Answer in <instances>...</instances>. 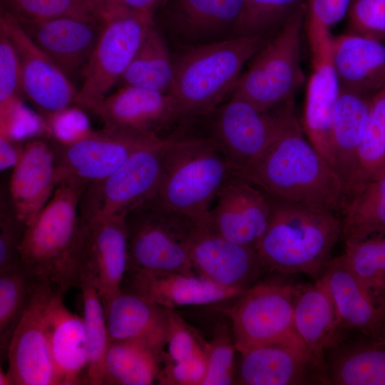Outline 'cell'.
<instances>
[{"label":"cell","instance_id":"cell-23","mask_svg":"<svg viewBox=\"0 0 385 385\" xmlns=\"http://www.w3.org/2000/svg\"><path fill=\"white\" fill-rule=\"evenodd\" d=\"M19 23L35 44L70 78L83 72L103 24L71 17Z\"/></svg>","mask_w":385,"mask_h":385},{"label":"cell","instance_id":"cell-35","mask_svg":"<svg viewBox=\"0 0 385 385\" xmlns=\"http://www.w3.org/2000/svg\"><path fill=\"white\" fill-rule=\"evenodd\" d=\"M342 257L372 302L384 310L385 234L345 241Z\"/></svg>","mask_w":385,"mask_h":385},{"label":"cell","instance_id":"cell-36","mask_svg":"<svg viewBox=\"0 0 385 385\" xmlns=\"http://www.w3.org/2000/svg\"><path fill=\"white\" fill-rule=\"evenodd\" d=\"M385 173V87L371 98L356 166L344 200L362 184Z\"/></svg>","mask_w":385,"mask_h":385},{"label":"cell","instance_id":"cell-51","mask_svg":"<svg viewBox=\"0 0 385 385\" xmlns=\"http://www.w3.org/2000/svg\"><path fill=\"white\" fill-rule=\"evenodd\" d=\"M0 385H14L9 372L0 369Z\"/></svg>","mask_w":385,"mask_h":385},{"label":"cell","instance_id":"cell-42","mask_svg":"<svg viewBox=\"0 0 385 385\" xmlns=\"http://www.w3.org/2000/svg\"><path fill=\"white\" fill-rule=\"evenodd\" d=\"M235 350L233 337L225 328H220L212 340L205 345L206 372L201 385H229L235 382Z\"/></svg>","mask_w":385,"mask_h":385},{"label":"cell","instance_id":"cell-43","mask_svg":"<svg viewBox=\"0 0 385 385\" xmlns=\"http://www.w3.org/2000/svg\"><path fill=\"white\" fill-rule=\"evenodd\" d=\"M168 311V350L163 362L188 361L205 355V342L173 309Z\"/></svg>","mask_w":385,"mask_h":385},{"label":"cell","instance_id":"cell-14","mask_svg":"<svg viewBox=\"0 0 385 385\" xmlns=\"http://www.w3.org/2000/svg\"><path fill=\"white\" fill-rule=\"evenodd\" d=\"M0 27L14 43L20 61L24 96L47 124L75 103L78 91L61 68L30 38L19 21L1 9Z\"/></svg>","mask_w":385,"mask_h":385},{"label":"cell","instance_id":"cell-48","mask_svg":"<svg viewBox=\"0 0 385 385\" xmlns=\"http://www.w3.org/2000/svg\"><path fill=\"white\" fill-rule=\"evenodd\" d=\"M100 19L126 13L153 16L154 11L164 0H93Z\"/></svg>","mask_w":385,"mask_h":385},{"label":"cell","instance_id":"cell-16","mask_svg":"<svg viewBox=\"0 0 385 385\" xmlns=\"http://www.w3.org/2000/svg\"><path fill=\"white\" fill-rule=\"evenodd\" d=\"M235 382L243 385L329 384L326 363L298 336L240 353Z\"/></svg>","mask_w":385,"mask_h":385},{"label":"cell","instance_id":"cell-50","mask_svg":"<svg viewBox=\"0 0 385 385\" xmlns=\"http://www.w3.org/2000/svg\"><path fill=\"white\" fill-rule=\"evenodd\" d=\"M372 339L385 345V309L382 314L376 335Z\"/></svg>","mask_w":385,"mask_h":385},{"label":"cell","instance_id":"cell-29","mask_svg":"<svg viewBox=\"0 0 385 385\" xmlns=\"http://www.w3.org/2000/svg\"><path fill=\"white\" fill-rule=\"evenodd\" d=\"M315 280L329 294L344 329L374 337L384 309L372 302L342 255L332 258Z\"/></svg>","mask_w":385,"mask_h":385},{"label":"cell","instance_id":"cell-25","mask_svg":"<svg viewBox=\"0 0 385 385\" xmlns=\"http://www.w3.org/2000/svg\"><path fill=\"white\" fill-rule=\"evenodd\" d=\"M329 51L340 87L369 96L385 87L384 42L349 32L332 36Z\"/></svg>","mask_w":385,"mask_h":385},{"label":"cell","instance_id":"cell-10","mask_svg":"<svg viewBox=\"0 0 385 385\" xmlns=\"http://www.w3.org/2000/svg\"><path fill=\"white\" fill-rule=\"evenodd\" d=\"M152 16L126 13L103 20L101 31L82 72L83 82L75 103L91 111L117 85L148 31Z\"/></svg>","mask_w":385,"mask_h":385},{"label":"cell","instance_id":"cell-28","mask_svg":"<svg viewBox=\"0 0 385 385\" xmlns=\"http://www.w3.org/2000/svg\"><path fill=\"white\" fill-rule=\"evenodd\" d=\"M293 324L295 332L308 350L325 361L326 354L344 338V331L329 294L315 280L294 285Z\"/></svg>","mask_w":385,"mask_h":385},{"label":"cell","instance_id":"cell-15","mask_svg":"<svg viewBox=\"0 0 385 385\" xmlns=\"http://www.w3.org/2000/svg\"><path fill=\"white\" fill-rule=\"evenodd\" d=\"M55 289L36 280L29 307L14 332L6 356L14 385H57L46 319Z\"/></svg>","mask_w":385,"mask_h":385},{"label":"cell","instance_id":"cell-18","mask_svg":"<svg viewBox=\"0 0 385 385\" xmlns=\"http://www.w3.org/2000/svg\"><path fill=\"white\" fill-rule=\"evenodd\" d=\"M194 272L220 286L245 292L262 269L256 249L231 242L203 223L190 247Z\"/></svg>","mask_w":385,"mask_h":385},{"label":"cell","instance_id":"cell-4","mask_svg":"<svg viewBox=\"0 0 385 385\" xmlns=\"http://www.w3.org/2000/svg\"><path fill=\"white\" fill-rule=\"evenodd\" d=\"M84 188L60 184L29 224L20 246L21 267L35 279L65 293L78 287L79 204Z\"/></svg>","mask_w":385,"mask_h":385},{"label":"cell","instance_id":"cell-1","mask_svg":"<svg viewBox=\"0 0 385 385\" xmlns=\"http://www.w3.org/2000/svg\"><path fill=\"white\" fill-rule=\"evenodd\" d=\"M304 134L297 120L237 175L272 197L338 213L344 183Z\"/></svg>","mask_w":385,"mask_h":385},{"label":"cell","instance_id":"cell-41","mask_svg":"<svg viewBox=\"0 0 385 385\" xmlns=\"http://www.w3.org/2000/svg\"><path fill=\"white\" fill-rule=\"evenodd\" d=\"M22 95L19 55L11 40L0 27V127L8 125L21 106Z\"/></svg>","mask_w":385,"mask_h":385},{"label":"cell","instance_id":"cell-22","mask_svg":"<svg viewBox=\"0 0 385 385\" xmlns=\"http://www.w3.org/2000/svg\"><path fill=\"white\" fill-rule=\"evenodd\" d=\"M331 37L311 46L313 71L307 86L302 127L309 143L333 166L332 125L340 86L330 59Z\"/></svg>","mask_w":385,"mask_h":385},{"label":"cell","instance_id":"cell-8","mask_svg":"<svg viewBox=\"0 0 385 385\" xmlns=\"http://www.w3.org/2000/svg\"><path fill=\"white\" fill-rule=\"evenodd\" d=\"M175 136L159 138L134 151L104 179L83 192L79 214L106 217L124 215L151 198L160 184Z\"/></svg>","mask_w":385,"mask_h":385},{"label":"cell","instance_id":"cell-12","mask_svg":"<svg viewBox=\"0 0 385 385\" xmlns=\"http://www.w3.org/2000/svg\"><path fill=\"white\" fill-rule=\"evenodd\" d=\"M294 285L261 282L246 290L230 311L236 349H249L295 336L293 324Z\"/></svg>","mask_w":385,"mask_h":385},{"label":"cell","instance_id":"cell-47","mask_svg":"<svg viewBox=\"0 0 385 385\" xmlns=\"http://www.w3.org/2000/svg\"><path fill=\"white\" fill-rule=\"evenodd\" d=\"M158 384L164 385H201L206 372L205 355L180 363L163 362Z\"/></svg>","mask_w":385,"mask_h":385},{"label":"cell","instance_id":"cell-49","mask_svg":"<svg viewBox=\"0 0 385 385\" xmlns=\"http://www.w3.org/2000/svg\"><path fill=\"white\" fill-rule=\"evenodd\" d=\"M24 143L9 135L0 133V169L14 167L21 157Z\"/></svg>","mask_w":385,"mask_h":385},{"label":"cell","instance_id":"cell-34","mask_svg":"<svg viewBox=\"0 0 385 385\" xmlns=\"http://www.w3.org/2000/svg\"><path fill=\"white\" fill-rule=\"evenodd\" d=\"M173 76V58L163 38L153 25L118 85L168 93Z\"/></svg>","mask_w":385,"mask_h":385},{"label":"cell","instance_id":"cell-24","mask_svg":"<svg viewBox=\"0 0 385 385\" xmlns=\"http://www.w3.org/2000/svg\"><path fill=\"white\" fill-rule=\"evenodd\" d=\"M63 294L56 289L46 311L57 385L86 384L88 355L83 320L66 307Z\"/></svg>","mask_w":385,"mask_h":385},{"label":"cell","instance_id":"cell-20","mask_svg":"<svg viewBox=\"0 0 385 385\" xmlns=\"http://www.w3.org/2000/svg\"><path fill=\"white\" fill-rule=\"evenodd\" d=\"M58 185L50 140L33 138L26 140L9 183L10 202L26 227L45 207Z\"/></svg>","mask_w":385,"mask_h":385},{"label":"cell","instance_id":"cell-2","mask_svg":"<svg viewBox=\"0 0 385 385\" xmlns=\"http://www.w3.org/2000/svg\"><path fill=\"white\" fill-rule=\"evenodd\" d=\"M268 226L256 247L265 269L317 279L342 234L337 213L270 197Z\"/></svg>","mask_w":385,"mask_h":385},{"label":"cell","instance_id":"cell-38","mask_svg":"<svg viewBox=\"0 0 385 385\" xmlns=\"http://www.w3.org/2000/svg\"><path fill=\"white\" fill-rule=\"evenodd\" d=\"M36 279L22 267L0 272V350L6 357L12 335L30 303Z\"/></svg>","mask_w":385,"mask_h":385},{"label":"cell","instance_id":"cell-5","mask_svg":"<svg viewBox=\"0 0 385 385\" xmlns=\"http://www.w3.org/2000/svg\"><path fill=\"white\" fill-rule=\"evenodd\" d=\"M235 170L210 137H175L155 195L168 210L205 222L216 196Z\"/></svg>","mask_w":385,"mask_h":385},{"label":"cell","instance_id":"cell-11","mask_svg":"<svg viewBox=\"0 0 385 385\" xmlns=\"http://www.w3.org/2000/svg\"><path fill=\"white\" fill-rule=\"evenodd\" d=\"M159 138L106 128L69 141L52 138L59 185L86 188L115 170L134 151Z\"/></svg>","mask_w":385,"mask_h":385},{"label":"cell","instance_id":"cell-44","mask_svg":"<svg viewBox=\"0 0 385 385\" xmlns=\"http://www.w3.org/2000/svg\"><path fill=\"white\" fill-rule=\"evenodd\" d=\"M26 226L16 217L11 202L1 199L0 208V272L21 267L20 246Z\"/></svg>","mask_w":385,"mask_h":385},{"label":"cell","instance_id":"cell-46","mask_svg":"<svg viewBox=\"0 0 385 385\" xmlns=\"http://www.w3.org/2000/svg\"><path fill=\"white\" fill-rule=\"evenodd\" d=\"M351 0H306L305 19L309 41L330 34V29L347 16Z\"/></svg>","mask_w":385,"mask_h":385},{"label":"cell","instance_id":"cell-26","mask_svg":"<svg viewBox=\"0 0 385 385\" xmlns=\"http://www.w3.org/2000/svg\"><path fill=\"white\" fill-rule=\"evenodd\" d=\"M244 0H173L168 6L171 29L185 43L196 46L236 36Z\"/></svg>","mask_w":385,"mask_h":385},{"label":"cell","instance_id":"cell-21","mask_svg":"<svg viewBox=\"0 0 385 385\" xmlns=\"http://www.w3.org/2000/svg\"><path fill=\"white\" fill-rule=\"evenodd\" d=\"M121 291L135 294L173 309L220 302L240 297L245 292L220 286L197 274L131 270H126Z\"/></svg>","mask_w":385,"mask_h":385},{"label":"cell","instance_id":"cell-3","mask_svg":"<svg viewBox=\"0 0 385 385\" xmlns=\"http://www.w3.org/2000/svg\"><path fill=\"white\" fill-rule=\"evenodd\" d=\"M266 36H239L210 43L185 46L173 58L168 94L181 119L207 115L231 93L245 63L267 41Z\"/></svg>","mask_w":385,"mask_h":385},{"label":"cell","instance_id":"cell-27","mask_svg":"<svg viewBox=\"0 0 385 385\" xmlns=\"http://www.w3.org/2000/svg\"><path fill=\"white\" fill-rule=\"evenodd\" d=\"M110 342H133L165 353L168 311L135 294L121 291L105 309Z\"/></svg>","mask_w":385,"mask_h":385},{"label":"cell","instance_id":"cell-45","mask_svg":"<svg viewBox=\"0 0 385 385\" xmlns=\"http://www.w3.org/2000/svg\"><path fill=\"white\" fill-rule=\"evenodd\" d=\"M347 16L349 32L385 41V0H351Z\"/></svg>","mask_w":385,"mask_h":385},{"label":"cell","instance_id":"cell-32","mask_svg":"<svg viewBox=\"0 0 385 385\" xmlns=\"http://www.w3.org/2000/svg\"><path fill=\"white\" fill-rule=\"evenodd\" d=\"M340 212L344 241L385 234V173L356 188Z\"/></svg>","mask_w":385,"mask_h":385},{"label":"cell","instance_id":"cell-6","mask_svg":"<svg viewBox=\"0 0 385 385\" xmlns=\"http://www.w3.org/2000/svg\"><path fill=\"white\" fill-rule=\"evenodd\" d=\"M128 239L127 270L196 274L190 247L204 222L168 210L148 199L124 216Z\"/></svg>","mask_w":385,"mask_h":385},{"label":"cell","instance_id":"cell-7","mask_svg":"<svg viewBox=\"0 0 385 385\" xmlns=\"http://www.w3.org/2000/svg\"><path fill=\"white\" fill-rule=\"evenodd\" d=\"M305 10L306 6L289 18L252 57L234 86L232 96L265 111L294 102L305 80L300 61Z\"/></svg>","mask_w":385,"mask_h":385},{"label":"cell","instance_id":"cell-39","mask_svg":"<svg viewBox=\"0 0 385 385\" xmlns=\"http://www.w3.org/2000/svg\"><path fill=\"white\" fill-rule=\"evenodd\" d=\"M1 9L20 22L61 17L103 22L93 0H1Z\"/></svg>","mask_w":385,"mask_h":385},{"label":"cell","instance_id":"cell-17","mask_svg":"<svg viewBox=\"0 0 385 385\" xmlns=\"http://www.w3.org/2000/svg\"><path fill=\"white\" fill-rule=\"evenodd\" d=\"M214 202L206 226L225 239L256 249L270 222V196L235 173L225 183Z\"/></svg>","mask_w":385,"mask_h":385},{"label":"cell","instance_id":"cell-19","mask_svg":"<svg viewBox=\"0 0 385 385\" xmlns=\"http://www.w3.org/2000/svg\"><path fill=\"white\" fill-rule=\"evenodd\" d=\"M104 127L163 137L160 133L181 120L168 93L121 86L109 93L92 110Z\"/></svg>","mask_w":385,"mask_h":385},{"label":"cell","instance_id":"cell-9","mask_svg":"<svg viewBox=\"0 0 385 385\" xmlns=\"http://www.w3.org/2000/svg\"><path fill=\"white\" fill-rule=\"evenodd\" d=\"M297 120L294 102L265 111L231 96L217 108L209 137L220 145L235 174H239Z\"/></svg>","mask_w":385,"mask_h":385},{"label":"cell","instance_id":"cell-31","mask_svg":"<svg viewBox=\"0 0 385 385\" xmlns=\"http://www.w3.org/2000/svg\"><path fill=\"white\" fill-rule=\"evenodd\" d=\"M331 385H385V345L372 338L346 337L325 356Z\"/></svg>","mask_w":385,"mask_h":385},{"label":"cell","instance_id":"cell-13","mask_svg":"<svg viewBox=\"0 0 385 385\" xmlns=\"http://www.w3.org/2000/svg\"><path fill=\"white\" fill-rule=\"evenodd\" d=\"M79 215L80 279L86 278L93 284L106 309L121 292L128 267L125 214L106 217Z\"/></svg>","mask_w":385,"mask_h":385},{"label":"cell","instance_id":"cell-30","mask_svg":"<svg viewBox=\"0 0 385 385\" xmlns=\"http://www.w3.org/2000/svg\"><path fill=\"white\" fill-rule=\"evenodd\" d=\"M372 96L340 87L332 125L333 167L345 192L354 176Z\"/></svg>","mask_w":385,"mask_h":385},{"label":"cell","instance_id":"cell-33","mask_svg":"<svg viewBox=\"0 0 385 385\" xmlns=\"http://www.w3.org/2000/svg\"><path fill=\"white\" fill-rule=\"evenodd\" d=\"M164 354L133 342H110L103 385H150L158 382Z\"/></svg>","mask_w":385,"mask_h":385},{"label":"cell","instance_id":"cell-40","mask_svg":"<svg viewBox=\"0 0 385 385\" xmlns=\"http://www.w3.org/2000/svg\"><path fill=\"white\" fill-rule=\"evenodd\" d=\"M306 6V0H244L236 36H266Z\"/></svg>","mask_w":385,"mask_h":385},{"label":"cell","instance_id":"cell-37","mask_svg":"<svg viewBox=\"0 0 385 385\" xmlns=\"http://www.w3.org/2000/svg\"><path fill=\"white\" fill-rule=\"evenodd\" d=\"M81 289L88 355L86 384L103 385V367L109 344V335L105 308L93 284L82 277Z\"/></svg>","mask_w":385,"mask_h":385}]
</instances>
